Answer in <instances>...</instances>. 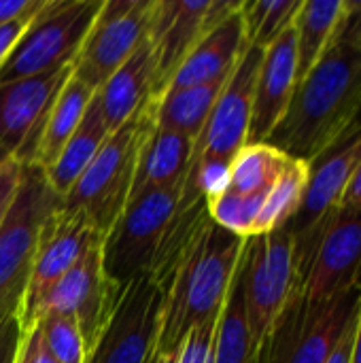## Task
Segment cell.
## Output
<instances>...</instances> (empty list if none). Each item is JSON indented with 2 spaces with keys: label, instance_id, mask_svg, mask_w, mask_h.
<instances>
[{
  "label": "cell",
  "instance_id": "obj_9",
  "mask_svg": "<svg viewBox=\"0 0 361 363\" xmlns=\"http://www.w3.org/2000/svg\"><path fill=\"white\" fill-rule=\"evenodd\" d=\"M361 164V117L353 128L326 153L309 162V183L302 204L285 225L296 245V266L300 268L334 215L340 211L343 194Z\"/></svg>",
  "mask_w": 361,
  "mask_h": 363
},
{
  "label": "cell",
  "instance_id": "obj_12",
  "mask_svg": "<svg viewBox=\"0 0 361 363\" xmlns=\"http://www.w3.org/2000/svg\"><path fill=\"white\" fill-rule=\"evenodd\" d=\"M166 294L149 279L123 287L85 363H149L155 353Z\"/></svg>",
  "mask_w": 361,
  "mask_h": 363
},
{
  "label": "cell",
  "instance_id": "obj_38",
  "mask_svg": "<svg viewBox=\"0 0 361 363\" xmlns=\"http://www.w3.org/2000/svg\"><path fill=\"white\" fill-rule=\"evenodd\" d=\"M360 313V311H357ZM355 325H357V315L351 319V323L347 325V330L343 332V336L338 338L334 351L330 353L326 363H351V353H353V340H355Z\"/></svg>",
  "mask_w": 361,
  "mask_h": 363
},
{
  "label": "cell",
  "instance_id": "obj_21",
  "mask_svg": "<svg viewBox=\"0 0 361 363\" xmlns=\"http://www.w3.org/2000/svg\"><path fill=\"white\" fill-rule=\"evenodd\" d=\"M194 153V140L187 136L153 125L140 147L136 174L130 198L151 189L181 185L187 179Z\"/></svg>",
  "mask_w": 361,
  "mask_h": 363
},
{
  "label": "cell",
  "instance_id": "obj_32",
  "mask_svg": "<svg viewBox=\"0 0 361 363\" xmlns=\"http://www.w3.org/2000/svg\"><path fill=\"white\" fill-rule=\"evenodd\" d=\"M221 317V315H219ZM217 321L202 323L194 328L179 349L172 353V363H213L215 362V336H217Z\"/></svg>",
  "mask_w": 361,
  "mask_h": 363
},
{
  "label": "cell",
  "instance_id": "obj_25",
  "mask_svg": "<svg viewBox=\"0 0 361 363\" xmlns=\"http://www.w3.org/2000/svg\"><path fill=\"white\" fill-rule=\"evenodd\" d=\"M94 94H96L94 87L85 85L81 79L70 74V79L57 94L53 108L49 113V119L45 123V130H43V136L38 143V151H36V162H34L36 166L47 170L55 162V157L60 155L64 145L77 132Z\"/></svg>",
  "mask_w": 361,
  "mask_h": 363
},
{
  "label": "cell",
  "instance_id": "obj_13",
  "mask_svg": "<svg viewBox=\"0 0 361 363\" xmlns=\"http://www.w3.org/2000/svg\"><path fill=\"white\" fill-rule=\"evenodd\" d=\"M153 0H104L94 19L72 74L98 89L147 38Z\"/></svg>",
  "mask_w": 361,
  "mask_h": 363
},
{
  "label": "cell",
  "instance_id": "obj_31",
  "mask_svg": "<svg viewBox=\"0 0 361 363\" xmlns=\"http://www.w3.org/2000/svg\"><path fill=\"white\" fill-rule=\"evenodd\" d=\"M34 328L49 355L57 363H85L87 351L77 321L68 315L45 313L36 319Z\"/></svg>",
  "mask_w": 361,
  "mask_h": 363
},
{
  "label": "cell",
  "instance_id": "obj_6",
  "mask_svg": "<svg viewBox=\"0 0 361 363\" xmlns=\"http://www.w3.org/2000/svg\"><path fill=\"white\" fill-rule=\"evenodd\" d=\"M181 191L183 183L130 198L123 213L104 236V274L119 291L132 281L149 277L164 234L179 206Z\"/></svg>",
  "mask_w": 361,
  "mask_h": 363
},
{
  "label": "cell",
  "instance_id": "obj_40",
  "mask_svg": "<svg viewBox=\"0 0 361 363\" xmlns=\"http://www.w3.org/2000/svg\"><path fill=\"white\" fill-rule=\"evenodd\" d=\"M351 363H361V304H360V313H357V325H355V340H353Z\"/></svg>",
  "mask_w": 361,
  "mask_h": 363
},
{
  "label": "cell",
  "instance_id": "obj_19",
  "mask_svg": "<svg viewBox=\"0 0 361 363\" xmlns=\"http://www.w3.org/2000/svg\"><path fill=\"white\" fill-rule=\"evenodd\" d=\"M247 47L249 43L245 38V23L238 9L221 19L196 43V47L189 51V55L183 60L177 74L172 77L168 89L196 87L228 79Z\"/></svg>",
  "mask_w": 361,
  "mask_h": 363
},
{
  "label": "cell",
  "instance_id": "obj_22",
  "mask_svg": "<svg viewBox=\"0 0 361 363\" xmlns=\"http://www.w3.org/2000/svg\"><path fill=\"white\" fill-rule=\"evenodd\" d=\"M109 136H111V132L104 125L98 94H94L77 132L64 145V149L60 151L55 162L45 170L49 185L53 187V191L60 198H64L74 187V183L81 179V174L91 164V160L96 157V153L100 151V147L106 143Z\"/></svg>",
  "mask_w": 361,
  "mask_h": 363
},
{
  "label": "cell",
  "instance_id": "obj_39",
  "mask_svg": "<svg viewBox=\"0 0 361 363\" xmlns=\"http://www.w3.org/2000/svg\"><path fill=\"white\" fill-rule=\"evenodd\" d=\"M340 208H361V164L353 172V177L343 194Z\"/></svg>",
  "mask_w": 361,
  "mask_h": 363
},
{
  "label": "cell",
  "instance_id": "obj_4",
  "mask_svg": "<svg viewBox=\"0 0 361 363\" xmlns=\"http://www.w3.org/2000/svg\"><path fill=\"white\" fill-rule=\"evenodd\" d=\"M104 0H45L0 66V85L72 66Z\"/></svg>",
  "mask_w": 361,
  "mask_h": 363
},
{
  "label": "cell",
  "instance_id": "obj_41",
  "mask_svg": "<svg viewBox=\"0 0 361 363\" xmlns=\"http://www.w3.org/2000/svg\"><path fill=\"white\" fill-rule=\"evenodd\" d=\"M149 363H172V355H157V353H153Z\"/></svg>",
  "mask_w": 361,
  "mask_h": 363
},
{
  "label": "cell",
  "instance_id": "obj_27",
  "mask_svg": "<svg viewBox=\"0 0 361 363\" xmlns=\"http://www.w3.org/2000/svg\"><path fill=\"white\" fill-rule=\"evenodd\" d=\"M257 351L249 332L243 285L238 268L234 272L215 336V362L213 363H255Z\"/></svg>",
  "mask_w": 361,
  "mask_h": 363
},
{
  "label": "cell",
  "instance_id": "obj_3",
  "mask_svg": "<svg viewBox=\"0 0 361 363\" xmlns=\"http://www.w3.org/2000/svg\"><path fill=\"white\" fill-rule=\"evenodd\" d=\"M153 125L151 100L106 138L81 179L62 198V208L81 213L102 238L111 232L130 200L138 153Z\"/></svg>",
  "mask_w": 361,
  "mask_h": 363
},
{
  "label": "cell",
  "instance_id": "obj_37",
  "mask_svg": "<svg viewBox=\"0 0 361 363\" xmlns=\"http://www.w3.org/2000/svg\"><path fill=\"white\" fill-rule=\"evenodd\" d=\"M36 15V13H34ZM32 19V15L30 17H21V19H15V21H11V23H4L2 28H0V66L4 64V60L9 57V53H11V49L15 47V43L19 40V36H21V32L26 30V26H28V21Z\"/></svg>",
  "mask_w": 361,
  "mask_h": 363
},
{
  "label": "cell",
  "instance_id": "obj_23",
  "mask_svg": "<svg viewBox=\"0 0 361 363\" xmlns=\"http://www.w3.org/2000/svg\"><path fill=\"white\" fill-rule=\"evenodd\" d=\"M347 11V0H302V6L294 19L296 28V79L300 81L319 62L326 49L332 45L343 17ZM296 85V87H298Z\"/></svg>",
  "mask_w": 361,
  "mask_h": 363
},
{
  "label": "cell",
  "instance_id": "obj_10",
  "mask_svg": "<svg viewBox=\"0 0 361 363\" xmlns=\"http://www.w3.org/2000/svg\"><path fill=\"white\" fill-rule=\"evenodd\" d=\"M361 289L306 313L291 296L257 349L255 363H326L338 338L357 315Z\"/></svg>",
  "mask_w": 361,
  "mask_h": 363
},
{
  "label": "cell",
  "instance_id": "obj_17",
  "mask_svg": "<svg viewBox=\"0 0 361 363\" xmlns=\"http://www.w3.org/2000/svg\"><path fill=\"white\" fill-rule=\"evenodd\" d=\"M264 49L247 47L234 66L230 79L226 81L211 117L204 125V132L194 143L191 160L206 157L232 164L234 155L247 145L251 113H253V94L260 72Z\"/></svg>",
  "mask_w": 361,
  "mask_h": 363
},
{
  "label": "cell",
  "instance_id": "obj_29",
  "mask_svg": "<svg viewBox=\"0 0 361 363\" xmlns=\"http://www.w3.org/2000/svg\"><path fill=\"white\" fill-rule=\"evenodd\" d=\"M302 0H251L240 4L245 38L251 47L268 49L296 19Z\"/></svg>",
  "mask_w": 361,
  "mask_h": 363
},
{
  "label": "cell",
  "instance_id": "obj_24",
  "mask_svg": "<svg viewBox=\"0 0 361 363\" xmlns=\"http://www.w3.org/2000/svg\"><path fill=\"white\" fill-rule=\"evenodd\" d=\"M228 79H219L196 87L166 89L160 98L153 100L155 125L179 132L196 143L204 132L211 111Z\"/></svg>",
  "mask_w": 361,
  "mask_h": 363
},
{
  "label": "cell",
  "instance_id": "obj_7",
  "mask_svg": "<svg viewBox=\"0 0 361 363\" xmlns=\"http://www.w3.org/2000/svg\"><path fill=\"white\" fill-rule=\"evenodd\" d=\"M243 300L255 351L285 311L298 285L296 245L287 228L245 240L238 262Z\"/></svg>",
  "mask_w": 361,
  "mask_h": 363
},
{
  "label": "cell",
  "instance_id": "obj_11",
  "mask_svg": "<svg viewBox=\"0 0 361 363\" xmlns=\"http://www.w3.org/2000/svg\"><path fill=\"white\" fill-rule=\"evenodd\" d=\"M236 0H153L147 40L153 53V100L160 98L196 43L230 13Z\"/></svg>",
  "mask_w": 361,
  "mask_h": 363
},
{
  "label": "cell",
  "instance_id": "obj_16",
  "mask_svg": "<svg viewBox=\"0 0 361 363\" xmlns=\"http://www.w3.org/2000/svg\"><path fill=\"white\" fill-rule=\"evenodd\" d=\"M72 66L0 85V147L9 157L28 166L36 162L38 143L53 102Z\"/></svg>",
  "mask_w": 361,
  "mask_h": 363
},
{
  "label": "cell",
  "instance_id": "obj_26",
  "mask_svg": "<svg viewBox=\"0 0 361 363\" xmlns=\"http://www.w3.org/2000/svg\"><path fill=\"white\" fill-rule=\"evenodd\" d=\"M291 160L294 157L268 143L245 145L230 164L228 191L245 196L266 194L289 168Z\"/></svg>",
  "mask_w": 361,
  "mask_h": 363
},
{
  "label": "cell",
  "instance_id": "obj_28",
  "mask_svg": "<svg viewBox=\"0 0 361 363\" xmlns=\"http://www.w3.org/2000/svg\"><path fill=\"white\" fill-rule=\"evenodd\" d=\"M309 172H311L309 162L291 160L289 168L281 174V179L266 194L253 236H262V234L281 230L294 219V215L298 213L302 198H304Z\"/></svg>",
  "mask_w": 361,
  "mask_h": 363
},
{
  "label": "cell",
  "instance_id": "obj_15",
  "mask_svg": "<svg viewBox=\"0 0 361 363\" xmlns=\"http://www.w3.org/2000/svg\"><path fill=\"white\" fill-rule=\"evenodd\" d=\"M119 296L121 291L104 274L100 242L49 289L34 313V323L45 313L72 317L81 330L85 351L89 353L109 323Z\"/></svg>",
  "mask_w": 361,
  "mask_h": 363
},
{
  "label": "cell",
  "instance_id": "obj_36",
  "mask_svg": "<svg viewBox=\"0 0 361 363\" xmlns=\"http://www.w3.org/2000/svg\"><path fill=\"white\" fill-rule=\"evenodd\" d=\"M45 0H0V28L21 17H30L43 9Z\"/></svg>",
  "mask_w": 361,
  "mask_h": 363
},
{
  "label": "cell",
  "instance_id": "obj_35",
  "mask_svg": "<svg viewBox=\"0 0 361 363\" xmlns=\"http://www.w3.org/2000/svg\"><path fill=\"white\" fill-rule=\"evenodd\" d=\"M15 363H57L49 351L45 349L43 340H40V334L36 328L28 330L23 334V340H21V347H19V353H17V362Z\"/></svg>",
  "mask_w": 361,
  "mask_h": 363
},
{
  "label": "cell",
  "instance_id": "obj_2",
  "mask_svg": "<svg viewBox=\"0 0 361 363\" xmlns=\"http://www.w3.org/2000/svg\"><path fill=\"white\" fill-rule=\"evenodd\" d=\"M243 247L245 238L219 228L213 219L202 225L166 289L157 355H172L194 328L219 319Z\"/></svg>",
  "mask_w": 361,
  "mask_h": 363
},
{
  "label": "cell",
  "instance_id": "obj_14",
  "mask_svg": "<svg viewBox=\"0 0 361 363\" xmlns=\"http://www.w3.org/2000/svg\"><path fill=\"white\" fill-rule=\"evenodd\" d=\"M102 240L104 238L81 213H70L60 204V208L49 215L38 234L26 294L19 308L23 332L34 328V313L49 289Z\"/></svg>",
  "mask_w": 361,
  "mask_h": 363
},
{
  "label": "cell",
  "instance_id": "obj_18",
  "mask_svg": "<svg viewBox=\"0 0 361 363\" xmlns=\"http://www.w3.org/2000/svg\"><path fill=\"white\" fill-rule=\"evenodd\" d=\"M296 28L294 23L264 51L255 94H253V113L247 134V145L268 143L274 128L285 117L289 102L294 98L298 79H296Z\"/></svg>",
  "mask_w": 361,
  "mask_h": 363
},
{
  "label": "cell",
  "instance_id": "obj_8",
  "mask_svg": "<svg viewBox=\"0 0 361 363\" xmlns=\"http://www.w3.org/2000/svg\"><path fill=\"white\" fill-rule=\"evenodd\" d=\"M361 289V208H340L298 268L294 298L306 313Z\"/></svg>",
  "mask_w": 361,
  "mask_h": 363
},
{
  "label": "cell",
  "instance_id": "obj_34",
  "mask_svg": "<svg viewBox=\"0 0 361 363\" xmlns=\"http://www.w3.org/2000/svg\"><path fill=\"white\" fill-rule=\"evenodd\" d=\"M21 168L23 164H19L17 160L9 157L2 166H0V225L15 200V194L19 189V181H21Z\"/></svg>",
  "mask_w": 361,
  "mask_h": 363
},
{
  "label": "cell",
  "instance_id": "obj_33",
  "mask_svg": "<svg viewBox=\"0 0 361 363\" xmlns=\"http://www.w3.org/2000/svg\"><path fill=\"white\" fill-rule=\"evenodd\" d=\"M23 328L19 313H2L0 315V363H15L17 353L23 340Z\"/></svg>",
  "mask_w": 361,
  "mask_h": 363
},
{
  "label": "cell",
  "instance_id": "obj_30",
  "mask_svg": "<svg viewBox=\"0 0 361 363\" xmlns=\"http://www.w3.org/2000/svg\"><path fill=\"white\" fill-rule=\"evenodd\" d=\"M268 194V191H266ZM266 194H234V191H223L217 198L209 202V215L213 223L219 228L240 236V238H253L255 234V223L260 217V211L264 206Z\"/></svg>",
  "mask_w": 361,
  "mask_h": 363
},
{
  "label": "cell",
  "instance_id": "obj_1",
  "mask_svg": "<svg viewBox=\"0 0 361 363\" xmlns=\"http://www.w3.org/2000/svg\"><path fill=\"white\" fill-rule=\"evenodd\" d=\"M361 117V0H347L343 23L311 72L300 81L268 145L313 162Z\"/></svg>",
  "mask_w": 361,
  "mask_h": 363
},
{
  "label": "cell",
  "instance_id": "obj_5",
  "mask_svg": "<svg viewBox=\"0 0 361 363\" xmlns=\"http://www.w3.org/2000/svg\"><path fill=\"white\" fill-rule=\"evenodd\" d=\"M62 198L36 164L21 168L19 189L0 225V315L21 308L38 234Z\"/></svg>",
  "mask_w": 361,
  "mask_h": 363
},
{
  "label": "cell",
  "instance_id": "obj_42",
  "mask_svg": "<svg viewBox=\"0 0 361 363\" xmlns=\"http://www.w3.org/2000/svg\"><path fill=\"white\" fill-rule=\"evenodd\" d=\"M6 160H9V155H6V151H4V149L0 147V166H2V164H4Z\"/></svg>",
  "mask_w": 361,
  "mask_h": 363
},
{
  "label": "cell",
  "instance_id": "obj_20",
  "mask_svg": "<svg viewBox=\"0 0 361 363\" xmlns=\"http://www.w3.org/2000/svg\"><path fill=\"white\" fill-rule=\"evenodd\" d=\"M153 53L145 38L134 53L98 87L100 111L106 130L113 134L132 115L153 100Z\"/></svg>",
  "mask_w": 361,
  "mask_h": 363
}]
</instances>
